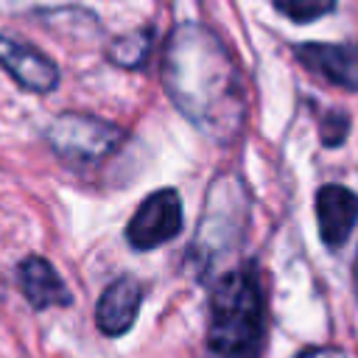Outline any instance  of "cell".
I'll list each match as a JSON object with an SVG mask.
<instances>
[{
    "label": "cell",
    "instance_id": "277c9868",
    "mask_svg": "<svg viewBox=\"0 0 358 358\" xmlns=\"http://www.w3.org/2000/svg\"><path fill=\"white\" fill-rule=\"evenodd\" d=\"M243 210H246V201H243V187L238 185V179L218 176L210 187L207 210L196 229L193 249H201L204 255L199 260H215L221 249H229L238 243L241 227H243Z\"/></svg>",
    "mask_w": 358,
    "mask_h": 358
},
{
    "label": "cell",
    "instance_id": "30bf717a",
    "mask_svg": "<svg viewBox=\"0 0 358 358\" xmlns=\"http://www.w3.org/2000/svg\"><path fill=\"white\" fill-rule=\"evenodd\" d=\"M17 274H20V291L34 310H45L50 305H70L73 296H70L64 280L45 257H39V255L25 257L17 268Z\"/></svg>",
    "mask_w": 358,
    "mask_h": 358
},
{
    "label": "cell",
    "instance_id": "8fae6325",
    "mask_svg": "<svg viewBox=\"0 0 358 358\" xmlns=\"http://www.w3.org/2000/svg\"><path fill=\"white\" fill-rule=\"evenodd\" d=\"M151 28H140V31H131L126 36H117L112 45H109V62H115L117 67H140L145 59H148V50H151Z\"/></svg>",
    "mask_w": 358,
    "mask_h": 358
},
{
    "label": "cell",
    "instance_id": "4fadbf2b",
    "mask_svg": "<svg viewBox=\"0 0 358 358\" xmlns=\"http://www.w3.org/2000/svg\"><path fill=\"white\" fill-rule=\"evenodd\" d=\"M350 134V115L344 109H330L324 117H322V126H319V137L327 148H336L347 140Z\"/></svg>",
    "mask_w": 358,
    "mask_h": 358
},
{
    "label": "cell",
    "instance_id": "9c48e42d",
    "mask_svg": "<svg viewBox=\"0 0 358 358\" xmlns=\"http://www.w3.org/2000/svg\"><path fill=\"white\" fill-rule=\"evenodd\" d=\"M143 302V285L134 277L109 282L95 305V324L103 336H123L131 330Z\"/></svg>",
    "mask_w": 358,
    "mask_h": 358
},
{
    "label": "cell",
    "instance_id": "5bb4252c",
    "mask_svg": "<svg viewBox=\"0 0 358 358\" xmlns=\"http://www.w3.org/2000/svg\"><path fill=\"white\" fill-rule=\"evenodd\" d=\"M296 358H347V355L341 350H336V347H310V350L299 352Z\"/></svg>",
    "mask_w": 358,
    "mask_h": 358
},
{
    "label": "cell",
    "instance_id": "7a4b0ae2",
    "mask_svg": "<svg viewBox=\"0 0 358 358\" xmlns=\"http://www.w3.org/2000/svg\"><path fill=\"white\" fill-rule=\"evenodd\" d=\"M266 338V302L252 271L224 274L210 296L207 347L215 358H257Z\"/></svg>",
    "mask_w": 358,
    "mask_h": 358
},
{
    "label": "cell",
    "instance_id": "52a82bcc",
    "mask_svg": "<svg viewBox=\"0 0 358 358\" xmlns=\"http://www.w3.org/2000/svg\"><path fill=\"white\" fill-rule=\"evenodd\" d=\"M316 224L324 246L347 243L358 224V196L344 185H322L316 193Z\"/></svg>",
    "mask_w": 358,
    "mask_h": 358
},
{
    "label": "cell",
    "instance_id": "5b68a950",
    "mask_svg": "<svg viewBox=\"0 0 358 358\" xmlns=\"http://www.w3.org/2000/svg\"><path fill=\"white\" fill-rule=\"evenodd\" d=\"M179 229H182V199L173 187H162L143 199V204L137 207V213L126 227V241L134 249L145 252L173 241Z\"/></svg>",
    "mask_w": 358,
    "mask_h": 358
},
{
    "label": "cell",
    "instance_id": "3957f363",
    "mask_svg": "<svg viewBox=\"0 0 358 358\" xmlns=\"http://www.w3.org/2000/svg\"><path fill=\"white\" fill-rule=\"evenodd\" d=\"M45 137L59 159L70 165H98L123 145L126 131L92 115L64 112L48 126Z\"/></svg>",
    "mask_w": 358,
    "mask_h": 358
},
{
    "label": "cell",
    "instance_id": "ba28073f",
    "mask_svg": "<svg viewBox=\"0 0 358 358\" xmlns=\"http://www.w3.org/2000/svg\"><path fill=\"white\" fill-rule=\"evenodd\" d=\"M296 59L324 81L358 92V45L305 42L296 45Z\"/></svg>",
    "mask_w": 358,
    "mask_h": 358
},
{
    "label": "cell",
    "instance_id": "6da1fadb",
    "mask_svg": "<svg viewBox=\"0 0 358 358\" xmlns=\"http://www.w3.org/2000/svg\"><path fill=\"white\" fill-rule=\"evenodd\" d=\"M162 84L173 106L210 140L232 143L246 120V84L227 45L199 22L171 31L162 53Z\"/></svg>",
    "mask_w": 358,
    "mask_h": 358
},
{
    "label": "cell",
    "instance_id": "7c38bea8",
    "mask_svg": "<svg viewBox=\"0 0 358 358\" xmlns=\"http://www.w3.org/2000/svg\"><path fill=\"white\" fill-rule=\"evenodd\" d=\"M336 0H274V8L294 22H313L330 14Z\"/></svg>",
    "mask_w": 358,
    "mask_h": 358
},
{
    "label": "cell",
    "instance_id": "8992f818",
    "mask_svg": "<svg viewBox=\"0 0 358 358\" xmlns=\"http://www.w3.org/2000/svg\"><path fill=\"white\" fill-rule=\"evenodd\" d=\"M0 67L31 92H50L59 84V67L36 48L0 34Z\"/></svg>",
    "mask_w": 358,
    "mask_h": 358
}]
</instances>
